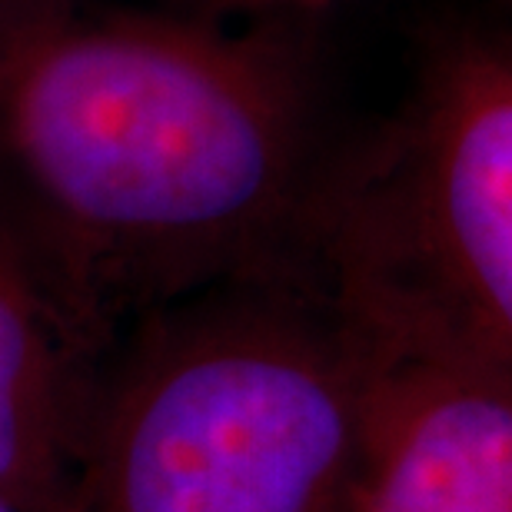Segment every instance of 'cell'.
<instances>
[{
	"mask_svg": "<svg viewBox=\"0 0 512 512\" xmlns=\"http://www.w3.org/2000/svg\"><path fill=\"white\" fill-rule=\"evenodd\" d=\"M383 363L293 270L180 296L100 356L67 512H343Z\"/></svg>",
	"mask_w": 512,
	"mask_h": 512,
	"instance_id": "2",
	"label": "cell"
},
{
	"mask_svg": "<svg viewBox=\"0 0 512 512\" xmlns=\"http://www.w3.org/2000/svg\"><path fill=\"white\" fill-rule=\"evenodd\" d=\"M340 140L283 34L0 0V247L90 340L296 270Z\"/></svg>",
	"mask_w": 512,
	"mask_h": 512,
	"instance_id": "1",
	"label": "cell"
},
{
	"mask_svg": "<svg viewBox=\"0 0 512 512\" xmlns=\"http://www.w3.org/2000/svg\"><path fill=\"white\" fill-rule=\"evenodd\" d=\"M386 363L512 370V60L463 40L336 153L296 270Z\"/></svg>",
	"mask_w": 512,
	"mask_h": 512,
	"instance_id": "3",
	"label": "cell"
},
{
	"mask_svg": "<svg viewBox=\"0 0 512 512\" xmlns=\"http://www.w3.org/2000/svg\"><path fill=\"white\" fill-rule=\"evenodd\" d=\"M343 512H512V370L383 363Z\"/></svg>",
	"mask_w": 512,
	"mask_h": 512,
	"instance_id": "4",
	"label": "cell"
},
{
	"mask_svg": "<svg viewBox=\"0 0 512 512\" xmlns=\"http://www.w3.org/2000/svg\"><path fill=\"white\" fill-rule=\"evenodd\" d=\"M0 512H37V509H30L24 503H17V499H10V496L0 493Z\"/></svg>",
	"mask_w": 512,
	"mask_h": 512,
	"instance_id": "6",
	"label": "cell"
},
{
	"mask_svg": "<svg viewBox=\"0 0 512 512\" xmlns=\"http://www.w3.org/2000/svg\"><path fill=\"white\" fill-rule=\"evenodd\" d=\"M107 346L0 247V493L67 512Z\"/></svg>",
	"mask_w": 512,
	"mask_h": 512,
	"instance_id": "5",
	"label": "cell"
}]
</instances>
